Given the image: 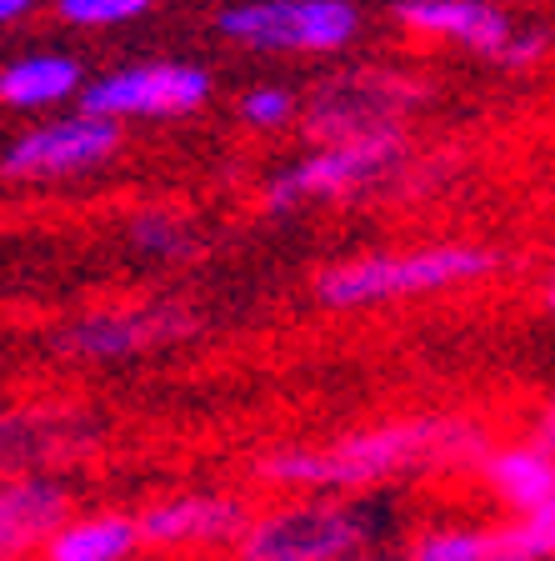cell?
<instances>
[{
    "instance_id": "1",
    "label": "cell",
    "mask_w": 555,
    "mask_h": 561,
    "mask_svg": "<svg viewBox=\"0 0 555 561\" xmlns=\"http://www.w3.org/2000/svg\"><path fill=\"white\" fill-rule=\"evenodd\" d=\"M490 436L465 416H395L346 432L331 446H286L261 461L266 486H286L296 496H356V491L401 481L411 471L436 467H481Z\"/></svg>"
},
{
    "instance_id": "2",
    "label": "cell",
    "mask_w": 555,
    "mask_h": 561,
    "mask_svg": "<svg viewBox=\"0 0 555 561\" xmlns=\"http://www.w3.org/2000/svg\"><path fill=\"white\" fill-rule=\"evenodd\" d=\"M496 271H500V251L471 241L416 245V251H370V256H350L340 266L321 271L315 296L331 311H360V306H385V301L475 286V280L496 276Z\"/></svg>"
},
{
    "instance_id": "3",
    "label": "cell",
    "mask_w": 555,
    "mask_h": 561,
    "mask_svg": "<svg viewBox=\"0 0 555 561\" xmlns=\"http://www.w3.org/2000/svg\"><path fill=\"white\" fill-rule=\"evenodd\" d=\"M375 522L346 496H290L251 516L235 537L241 561H350L370 541Z\"/></svg>"
},
{
    "instance_id": "4",
    "label": "cell",
    "mask_w": 555,
    "mask_h": 561,
    "mask_svg": "<svg viewBox=\"0 0 555 561\" xmlns=\"http://www.w3.org/2000/svg\"><path fill=\"white\" fill-rule=\"evenodd\" d=\"M216 31L266 56H336L360 35L356 0H241L216 15Z\"/></svg>"
},
{
    "instance_id": "5",
    "label": "cell",
    "mask_w": 555,
    "mask_h": 561,
    "mask_svg": "<svg viewBox=\"0 0 555 561\" xmlns=\"http://www.w3.org/2000/svg\"><path fill=\"white\" fill-rule=\"evenodd\" d=\"M420 101V85L405 70L385 66H356L340 70L331 81L315 85L311 105H305V136L315 146L331 140H356V136H381V130H401L411 116V105Z\"/></svg>"
},
{
    "instance_id": "6",
    "label": "cell",
    "mask_w": 555,
    "mask_h": 561,
    "mask_svg": "<svg viewBox=\"0 0 555 561\" xmlns=\"http://www.w3.org/2000/svg\"><path fill=\"white\" fill-rule=\"evenodd\" d=\"M210 70L196 60H140L81 85V116L101 121H181L210 101Z\"/></svg>"
},
{
    "instance_id": "7",
    "label": "cell",
    "mask_w": 555,
    "mask_h": 561,
    "mask_svg": "<svg viewBox=\"0 0 555 561\" xmlns=\"http://www.w3.org/2000/svg\"><path fill=\"white\" fill-rule=\"evenodd\" d=\"M405 130H381V136H356V140H331L315 146L311 156H301L296 165L270 175L266 186V206L270 210H290L305 201H340L350 191L381 186L385 175L405 161Z\"/></svg>"
},
{
    "instance_id": "8",
    "label": "cell",
    "mask_w": 555,
    "mask_h": 561,
    "mask_svg": "<svg viewBox=\"0 0 555 561\" xmlns=\"http://www.w3.org/2000/svg\"><path fill=\"white\" fill-rule=\"evenodd\" d=\"M120 140H126V130L116 121L76 111V116L46 121V126L15 136L0 156V175H11V181H60V175L101 171L105 161H116Z\"/></svg>"
},
{
    "instance_id": "9",
    "label": "cell",
    "mask_w": 555,
    "mask_h": 561,
    "mask_svg": "<svg viewBox=\"0 0 555 561\" xmlns=\"http://www.w3.org/2000/svg\"><path fill=\"white\" fill-rule=\"evenodd\" d=\"M190 331V316L171 301H136V306H101V311H85L81 321H70L60 346L76 356V362H130V356H146L155 346H171L175 336Z\"/></svg>"
},
{
    "instance_id": "10",
    "label": "cell",
    "mask_w": 555,
    "mask_h": 561,
    "mask_svg": "<svg viewBox=\"0 0 555 561\" xmlns=\"http://www.w3.org/2000/svg\"><path fill=\"white\" fill-rule=\"evenodd\" d=\"M95 446V421L60 407L0 411V481L50 477Z\"/></svg>"
},
{
    "instance_id": "11",
    "label": "cell",
    "mask_w": 555,
    "mask_h": 561,
    "mask_svg": "<svg viewBox=\"0 0 555 561\" xmlns=\"http://www.w3.org/2000/svg\"><path fill=\"white\" fill-rule=\"evenodd\" d=\"M251 506L231 491H185L161 496L146 512H136L140 547H210V541H235L251 522Z\"/></svg>"
},
{
    "instance_id": "12",
    "label": "cell",
    "mask_w": 555,
    "mask_h": 561,
    "mask_svg": "<svg viewBox=\"0 0 555 561\" xmlns=\"http://www.w3.org/2000/svg\"><path fill=\"white\" fill-rule=\"evenodd\" d=\"M395 21L411 35L451 41L486 60H496L516 35V21L500 11V0H395Z\"/></svg>"
},
{
    "instance_id": "13",
    "label": "cell",
    "mask_w": 555,
    "mask_h": 561,
    "mask_svg": "<svg viewBox=\"0 0 555 561\" xmlns=\"http://www.w3.org/2000/svg\"><path fill=\"white\" fill-rule=\"evenodd\" d=\"M70 516V491L50 477L0 481V561H25Z\"/></svg>"
},
{
    "instance_id": "14",
    "label": "cell",
    "mask_w": 555,
    "mask_h": 561,
    "mask_svg": "<svg viewBox=\"0 0 555 561\" xmlns=\"http://www.w3.org/2000/svg\"><path fill=\"white\" fill-rule=\"evenodd\" d=\"M481 481H486L516 516L555 512V456L535 442L486 451L481 456Z\"/></svg>"
},
{
    "instance_id": "15",
    "label": "cell",
    "mask_w": 555,
    "mask_h": 561,
    "mask_svg": "<svg viewBox=\"0 0 555 561\" xmlns=\"http://www.w3.org/2000/svg\"><path fill=\"white\" fill-rule=\"evenodd\" d=\"M136 551H140L136 516L91 512V516H66L46 537L41 561H130Z\"/></svg>"
},
{
    "instance_id": "16",
    "label": "cell",
    "mask_w": 555,
    "mask_h": 561,
    "mask_svg": "<svg viewBox=\"0 0 555 561\" xmlns=\"http://www.w3.org/2000/svg\"><path fill=\"white\" fill-rule=\"evenodd\" d=\"M81 85H85L81 60L60 56V50H35V56L0 66V105H11V111H46V105L81 95Z\"/></svg>"
},
{
    "instance_id": "17",
    "label": "cell",
    "mask_w": 555,
    "mask_h": 561,
    "mask_svg": "<svg viewBox=\"0 0 555 561\" xmlns=\"http://www.w3.org/2000/svg\"><path fill=\"white\" fill-rule=\"evenodd\" d=\"M130 245L155 261H185V256H196L200 236L181 210L161 206V210H140L136 221H130Z\"/></svg>"
},
{
    "instance_id": "18",
    "label": "cell",
    "mask_w": 555,
    "mask_h": 561,
    "mask_svg": "<svg viewBox=\"0 0 555 561\" xmlns=\"http://www.w3.org/2000/svg\"><path fill=\"white\" fill-rule=\"evenodd\" d=\"M490 561H551L555 551V512L510 516L500 526H486Z\"/></svg>"
},
{
    "instance_id": "19",
    "label": "cell",
    "mask_w": 555,
    "mask_h": 561,
    "mask_svg": "<svg viewBox=\"0 0 555 561\" xmlns=\"http://www.w3.org/2000/svg\"><path fill=\"white\" fill-rule=\"evenodd\" d=\"M405 561H490L486 526H430L411 541Z\"/></svg>"
},
{
    "instance_id": "20",
    "label": "cell",
    "mask_w": 555,
    "mask_h": 561,
    "mask_svg": "<svg viewBox=\"0 0 555 561\" xmlns=\"http://www.w3.org/2000/svg\"><path fill=\"white\" fill-rule=\"evenodd\" d=\"M155 0H56V15L66 25H81V31H105V25H126L140 21Z\"/></svg>"
},
{
    "instance_id": "21",
    "label": "cell",
    "mask_w": 555,
    "mask_h": 561,
    "mask_svg": "<svg viewBox=\"0 0 555 561\" xmlns=\"http://www.w3.org/2000/svg\"><path fill=\"white\" fill-rule=\"evenodd\" d=\"M235 111H241V121L251 130H286L290 121L301 116V101H296L286 85H251Z\"/></svg>"
},
{
    "instance_id": "22",
    "label": "cell",
    "mask_w": 555,
    "mask_h": 561,
    "mask_svg": "<svg viewBox=\"0 0 555 561\" xmlns=\"http://www.w3.org/2000/svg\"><path fill=\"white\" fill-rule=\"evenodd\" d=\"M545 50H551V35H545L541 25H535V31H521V25H516V35L506 41V50L496 56V66L500 70H535L545 60Z\"/></svg>"
},
{
    "instance_id": "23",
    "label": "cell",
    "mask_w": 555,
    "mask_h": 561,
    "mask_svg": "<svg viewBox=\"0 0 555 561\" xmlns=\"http://www.w3.org/2000/svg\"><path fill=\"white\" fill-rule=\"evenodd\" d=\"M41 0H0V25H15V21H25V15L35 11Z\"/></svg>"
},
{
    "instance_id": "24",
    "label": "cell",
    "mask_w": 555,
    "mask_h": 561,
    "mask_svg": "<svg viewBox=\"0 0 555 561\" xmlns=\"http://www.w3.org/2000/svg\"><path fill=\"white\" fill-rule=\"evenodd\" d=\"M350 561H366V557H350Z\"/></svg>"
}]
</instances>
